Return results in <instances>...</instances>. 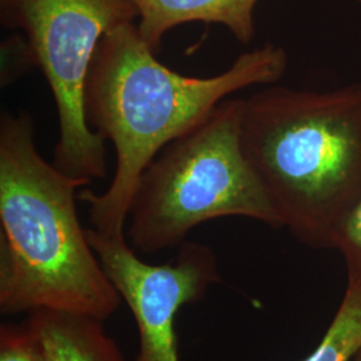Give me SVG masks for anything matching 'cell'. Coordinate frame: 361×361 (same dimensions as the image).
<instances>
[{
  "label": "cell",
  "mask_w": 361,
  "mask_h": 361,
  "mask_svg": "<svg viewBox=\"0 0 361 361\" xmlns=\"http://www.w3.org/2000/svg\"><path fill=\"white\" fill-rule=\"evenodd\" d=\"M135 22L109 31L97 47L86 92L91 129L114 145L116 168L104 193L82 189L91 228L125 235L130 204L143 170L176 138L193 129L233 92L284 77L288 54L265 43L214 77H186L162 65Z\"/></svg>",
  "instance_id": "6da1fadb"
},
{
  "label": "cell",
  "mask_w": 361,
  "mask_h": 361,
  "mask_svg": "<svg viewBox=\"0 0 361 361\" xmlns=\"http://www.w3.org/2000/svg\"><path fill=\"white\" fill-rule=\"evenodd\" d=\"M90 180L49 164L28 113L0 118V310H52L106 322L122 304L78 219Z\"/></svg>",
  "instance_id": "7a4b0ae2"
},
{
  "label": "cell",
  "mask_w": 361,
  "mask_h": 361,
  "mask_svg": "<svg viewBox=\"0 0 361 361\" xmlns=\"http://www.w3.org/2000/svg\"><path fill=\"white\" fill-rule=\"evenodd\" d=\"M241 142L284 228L304 245L334 249L361 198V83L258 91L244 99Z\"/></svg>",
  "instance_id": "3957f363"
},
{
  "label": "cell",
  "mask_w": 361,
  "mask_h": 361,
  "mask_svg": "<svg viewBox=\"0 0 361 361\" xmlns=\"http://www.w3.org/2000/svg\"><path fill=\"white\" fill-rule=\"evenodd\" d=\"M241 98H226L168 143L143 170L129 210V244L153 255L180 247L194 228L224 217L284 221L241 142Z\"/></svg>",
  "instance_id": "277c9868"
},
{
  "label": "cell",
  "mask_w": 361,
  "mask_h": 361,
  "mask_svg": "<svg viewBox=\"0 0 361 361\" xmlns=\"http://www.w3.org/2000/svg\"><path fill=\"white\" fill-rule=\"evenodd\" d=\"M1 25L19 30L31 63L56 106L54 165L79 180H104L106 141L86 119L85 92L94 54L116 27L138 20L133 0H0Z\"/></svg>",
  "instance_id": "5b68a950"
},
{
  "label": "cell",
  "mask_w": 361,
  "mask_h": 361,
  "mask_svg": "<svg viewBox=\"0 0 361 361\" xmlns=\"http://www.w3.org/2000/svg\"><path fill=\"white\" fill-rule=\"evenodd\" d=\"M87 237L137 324L140 352L135 361H180L178 312L204 300L209 289L221 283L213 249L186 241L176 257L154 265L142 261L125 235H104L90 228Z\"/></svg>",
  "instance_id": "8992f818"
},
{
  "label": "cell",
  "mask_w": 361,
  "mask_h": 361,
  "mask_svg": "<svg viewBox=\"0 0 361 361\" xmlns=\"http://www.w3.org/2000/svg\"><path fill=\"white\" fill-rule=\"evenodd\" d=\"M138 11V30L154 52L161 50L169 31L185 23L202 22L229 30L243 44L256 34L258 0H133Z\"/></svg>",
  "instance_id": "52a82bcc"
},
{
  "label": "cell",
  "mask_w": 361,
  "mask_h": 361,
  "mask_svg": "<svg viewBox=\"0 0 361 361\" xmlns=\"http://www.w3.org/2000/svg\"><path fill=\"white\" fill-rule=\"evenodd\" d=\"M28 326L43 347L47 361H126L104 320L61 310L28 313Z\"/></svg>",
  "instance_id": "ba28073f"
},
{
  "label": "cell",
  "mask_w": 361,
  "mask_h": 361,
  "mask_svg": "<svg viewBox=\"0 0 361 361\" xmlns=\"http://www.w3.org/2000/svg\"><path fill=\"white\" fill-rule=\"evenodd\" d=\"M361 348V285L347 284L320 344L302 361H349Z\"/></svg>",
  "instance_id": "9c48e42d"
},
{
  "label": "cell",
  "mask_w": 361,
  "mask_h": 361,
  "mask_svg": "<svg viewBox=\"0 0 361 361\" xmlns=\"http://www.w3.org/2000/svg\"><path fill=\"white\" fill-rule=\"evenodd\" d=\"M0 361H47L38 337L26 322L0 326Z\"/></svg>",
  "instance_id": "30bf717a"
},
{
  "label": "cell",
  "mask_w": 361,
  "mask_h": 361,
  "mask_svg": "<svg viewBox=\"0 0 361 361\" xmlns=\"http://www.w3.org/2000/svg\"><path fill=\"white\" fill-rule=\"evenodd\" d=\"M334 249L344 258L348 283L361 285V198L343 221Z\"/></svg>",
  "instance_id": "8fae6325"
},
{
  "label": "cell",
  "mask_w": 361,
  "mask_h": 361,
  "mask_svg": "<svg viewBox=\"0 0 361 361\" xmlns=\"http://www.w3.org/2000/svg\"><path fill=\"white\" fill-rule=\"evenodd\" d=\"M353 361H361V348L357 350V353L353 356Z\"/></svg>",
  "instance_id": "7c38bea8"
},
{
  "label": "cell",
  "mask_w": 361,
  "mask_h": 361,
  "mask_svg": "<svg viewBox=\"0 0 361 361\" xmlns=\"http://www.w3.org/2000/svg\"><path fill=\"white\" fill-rule=\"evenodd\" d=\"M357 1H360V3H361V0H357Z\"/></svg>",
  "instance_id": "4fadbf2b"
}]
</instances>
